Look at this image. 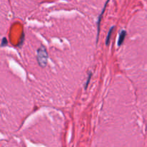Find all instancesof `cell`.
Segmentation results:
<instances>
[{
	"mask_svg": "<svg viewBox=\"0 0 147 147\" xmlns=\"http://www.w3.org/2000/svg\"><path fill=\"white\" fill-rule=\"evenodd\" d=\"M37 60L40 67H46L47 64V60H48V53L45 46H41L37 50Z\"/></svg>",
	"mask_w": 147,
	"mask_h": 147,
	"instance_id": "1",
	"label": "cell"
},
{
	"mask_svg": "<svg viewBox=\"0 0 147 147\" xmlns=\"http://www.w3.org/2000/svg\"><path fill=\"white\" fill-rule=\"evenodd\" d=\"M109 2V1H106V3H105L104 4V7H103V9H102L101 12L100 13V14H99L98 16V20L97 22V28H98V31H97V38H96V41H98V36H99V32H100V21H101L102 20V16H103V14H104V11L105 10H106V6H107V4Z\"/></svg>",
	"mask_w": 147,
	"mask_h": 147,
	"instance_id": "2",
	"label": "cell"
},
{
	"mask_svg": "<svg viewBox=\"0 0 147 147\" xmlns=\"http://www.w3.org/2000/svg\"><path fill=\"white\" fill-rule=\"evenodd\" d=\"M126 36V31L124 30H122L121 31L120 34H119V40H118V45L121 46L122 44H123Z\"/></svg>",
	"mask_w": 147,
	"mask_h": 147,
	"instance_id": "3",
	"label": "cell"
},
{
	"mask_svg": "<svg viewBox=\"0 0 147 147\" xmlns=\"http://www.w3.org/2000/svg\"><path fill=\"white\" fill-rule=\"evenodd\" d=\"M113 29H114V26H113V27H111L110 30H109V33H108L107 37H106V45H108L109 43V42H110V39H111V37L112 32H113Z\"/></svg>",
	"mask_w": 147,
	"mask_h": 147,
	"instance_id": "4",
	"label": "cell"
},
{
	"mask_svg": "<svg viewBox=\"0 0 147 147\" xmlns=\"http://www.w3.org/2000/svg\"><path fill=\"white\" fill-rule=\"evenodd\" d=\"M91 77H92V73H90L88 75V77L87 78V82H86V83L85 84V89H87L88 86V83H90V78H91Z\"/></svg>",
	"mask_w": 147,
	"mask_h": 147,
	"instance_id": "5",
	"label": "cell"
},
{
	"mask_svg": "<svg viewBox=\"0 0 147 147\" xmlns=\"http://www.w3.org/2000/svg\"><path fill=\"white\" fill-rule=\"evenodd\" d=\"M6 45H7V40L5 37H4V38L2 39V40H1V45L2 46V47H4V46H6Z\"/></svg>",
	"mask_w": 147,
	"mask_h": 147,
	"instance_id": "6",
	"label": "cell"
}]
</instances>
